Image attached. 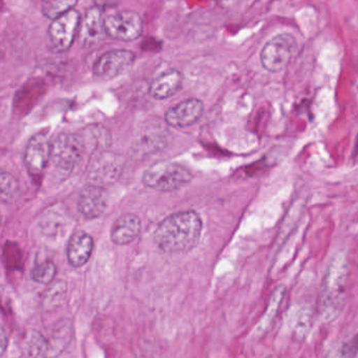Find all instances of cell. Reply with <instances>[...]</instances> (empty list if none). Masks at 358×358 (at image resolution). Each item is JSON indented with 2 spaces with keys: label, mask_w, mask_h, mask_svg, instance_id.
I'll return each instance as SVG.
<instances>
[{
  "label": "cell",
  "mask_w": 358,
  "mask_h": 358,
  "mask_svg": "<svg viewBox=\"0 0 358 358\" xmlns=\"http://www.w3.org/2000/svg\"><path fill=\"white\" fill-rule=\"evenodd\" d=\"M202 221L194 211L169 215L155 232L159 248L167 253H181L196 246L202 234Z\"/></svg>",
  "instance_id": "cell-1"
},
{
  "label": "cell",
  "mask_w": 358,
  "mask_h": 358,
  "mask_svg": "<svg viewBox=\"0 0 358 358\" xmlns=\"http://www.w3.org/2000/svg\"><path fill=\"white\" fill-rule=\"evenodd\" d=\"M349 275L347 257L339 252L335 255L322 280V310L328 318L336 317L343 307V293Z\"/></svg>",
  "instance_id": "cell-2"
},
{
  "label": "cell",
  "mask_w": 358,
  "mask_h": 358,
  "mask_svg": "<svg viewBox=\"0 0 358 358\" xmlns=\"http://www.w3.org/2000/svg\"><path fill=\"white\" fill-rule=\"evenodd\" d=\"M192 179V171L184 165L161 161L146 169L142 181L152 189L171 192L187 185Z\"/></svg>",
  "instance_id": "cell-3"
},
{
  "label": "cell",
  "mask_w": 358,
  "mask_h": 358,
  "mask_svg": "<svg viewBox=\"0 0 358 358\" xmlns=\"http://www.w3.org/2000/svg\"><path fill=\"white\" fill-rule=\"evenodd\" d=\"M87 148L83 135L60 134L52 142V161L58 169L72 171L83 159Z\"/></svg>",
  "instance_id": "cell-4"
},
{
  "label": "cell",
  "mask_w": 358,
  "mask_h": 358,
  "mask_svg": "<svg viewBox=\"0 0 358 358\" xmlns=\"http://www.w3.org/2000/svg\"><path fill=\"white\" fill-rule=\"evenodd\" d=\"M80 24V13L74 9L52 20L48 29L50 49L55 53H64L70 50L76 38Z\"/></svg>",
  "instance_id": "cell-5"
},
{
  "label": "cell",
  "mask_w": 358,
  "mask_h": 358,
  "mask_svg": "<svg viewBox=\"0 0 358 358\" xmlns=\"http://www.w3.org/2000/svg\"><path fill=\"white\" fill-rule=\"evenodd\" d=\"M104 24L108 36L119 41H137L141 37L144 29L141 16L129 10L106 16Z\"/></svg>",
  "instance_id": "cell-6"
},
{
  "label": "cell",
  "mask_w": 358,
  "mask_h": 358,
  "mask_svg": "<svg viewBox=\"0 0 358 358\" xmlns=\"http://www.w3.org/2000/svg\"><path fill=\"white\" fill-rule=\"evenodd\" d=\"M295 47L296 41L292 35L280 34L273 37L262 50V66L268 72H280L290 62Z\"/></svg>",
  "instance_id": "cell-7"
},
{
  "label": "cell",
  "mask_w": 358,
  "mask_h": 358,
  "mask_svg": "<svg viewBox=\"0 0 358 358\" xmlns=\"http://www.w3.org/2000/svg\"><path fill=\"white\" fill-rule=\"evenodd\" d=\"M135 60V54L129 50H112L96 60L93 73L101 80H112L129 72Z\"/></svg>",
  "instance_id": "cell-8"
},
{
  "label": "cell",
  "mask_w": 358,
  "mask_h": 358,
  "mask_svg": "<svg viewBox=\"0 0 358 358\" xmlns=\"http://www.w3.org/2000/svg\"><path fill=\"white\" fill-rule=\"evenodd\" d=\"M169 131L162 123H150L138 134L131 145L134 158H146L162 150L169 143Z\"/></svg>",
  "instance_id": "cell-9"
},
{
  "label": "cell",
  "mask_w": 358,
  "mask_h": 358,
  "mask_svg": "<svg viewBox=\"0 0 358 358\" xmlns=\"http://www.w3.org/2000/svg\"><path fill=\"white\" fill-rule=\"evenodd\" d=\"M52 160V142L45 134L33 136L27 145L24 163L32 177L41 178Z\"/></svg>",
  "instance_id": "cell-10"
},
{
  "label": "cell",
  "mask_w": 358,
  "mask_h": 358,
  "mask_svg": "<svg viewBox=\"0 0 358 358\" xmlns=\"http://www.w3.org/2000/svg\"><path fill=\"white\" fill-rule=\"evenodd\" d=\"M123 161L112 152H101L92 161L89 169V179L94 185H110L117 181L122 173Z\"/></svg>",
  "instance_id": "cell-11"
},
{
  "label": "cell",
  "mask_w": 358,
  "mask_h": 358,
  "mask_svg": "<svg viewBox=\"0 0 358 358\" xmlns=\"http://www.w3.org/2000/svg\"><path fill=\"white\" fill-rule=\"evenodd\" d=\"M102 11L103 10L94 6L85 12L79 31V41L83 47L91 48L99 45L108 37Z\"/></svg>",
  "instance_id": "cell-12"
},
{
  "label": "cell",
  "mask_w": 358,
  "mask_h": 358,
  "mask_svg": "<svg viewBox=\"0 0 358 358\" xmlns=\"http://www.w3.org/2000/svg\"><path fill=\"white\" fill-rule=\"evenodd\" d=\"M204 104L196 98H189L180 102L165 113V122L169 127L183 129L194 124L202 117Z\"/></svg>",
  "instance_id": "cell-13"
},
{
  "label": "cell",
  "mask_w": 358,
  "mask_h": 358,
  "mask_svg": "<svg viewBox=\"0 0 358 358\" xmlns=\"http://www.w3.org/2000/svg\"><path fill=\"white\" fill-rule=\"evenodd\" d=\"M79 213L85 219H96L99 217L106 211L108 206V196L106 190L102 186H87L81 190L77 202Z\"/></svg>",
  "instance_id": "cell-14"
},
{
  "label": "cell",
  "mask_w": 358,
  "mask_h": 358,
  "mask_svg": "<svg viewBox=\"0 0 358 358\" xmlns=\"http://www.w3.org/2000/svg\"><path fill=\"white\" fill-rule=\"evenodd\" d=\"M183 81V75L179 71H167L152 81L150 85V95L157 100L173 97L182 89Z\"/></svg>",
  "instance_id": "cell-15"
},
{
  "label": "cell",
  "mask_w": 358,
  "mask_h": 358,
  "mask_svg": "<svg viewBox=\"0 0 358 358\" xmlns=\"http://www.w3.org/2000/svg\"><path fill=\"white\" fill-rule=\"evenodd\" d=\"M93 248V238L89 234L83 231L76 232L69 241L66 250L69 263L74 267H81L89 261Z\"/></svg>",
  "instance_id": "cell-16"
},
{
  "label": "cell",
  "mask_w": 358,
  "mask_h": 358,
  "mask_svg": "<svg viewBox=\"0 0 358 358\" xmlns=\"http://www.w3.org/2000/svg\"><path fill=\"white\" fill-rule=\"evenodd\" d=\"M141 221L135 215H124L115 221L110 238L117 245H127L135 241L141 232Z\"/></svg>",
  "instance_id": "cell-17"
},
{
  "label": "cell",
  "mask_w": 358,
  "mask_h": 358,
  "mask_svg": "<svg viewBox=\"0 0 358 358\" xmlns=\"http://www.w3.org/2000/svg\"><path fill=\"white\" fill-rule=\"evenodd\" d=\"M24 354L28 357L49 356V341L38 331H30L24 339Z\"/></svg>",
  "instance_id": "cell-18"
},
{
  "label": "cell",
  "mask_w": 358,
  "mask_h": 358,
  "mask_svg": "<svg viewBox=\"0 0 358 358\" xmlns=\"http://www.w3.org/2000/svg\"><path fill=\"white\" fill-rule=\"evenodd\" d=\"M78 0H43V14L49 20H55L74 9Z\"/></svg>",
  "instance_id": "cell-19"
},
{
  "label": "cell",
  "mask_w": 358,
  "mask_h": 358,
  "mask_svg": "<svg viewBox=\"0 0 358 358\" xmlns=\"http://www.w3.org/2000/svg\"><path fill=\"white\" fill-rule=\"evenodd\" d=\"M284 286L278 287L274 291L273 294L271 296V301H270L269 306H268L267 311L264 314V317L262 318L261 324H259V328H261V334L268 330L271 326L272 322H273L274 317H275L276 312H278V307H280V303H282V297L285 295Z\"/></svg>",
  "instance_id": "cell-20"
},
{
  "label": "cell",
  "mask_w": 358,
  "mask_h": 358,
  "mask_svg": "<svg viewBox=\"0 0 358 358\" xmlns=\"http://www.w3.org/2000/svg\"><path fill=\"white\" fill-rule=\"evenodd\" d=\"M66 285L64 282H57L52 285L45 296H43V306L47 309H55L58 306L62 305L66 299Z\"/></svg>",
  "instance_id": "cell-21"
},
{
  "label": "cell",
  "mask_w": 358,
  "mask_h": 358,
  "mask_svg": "<svg viewBox=\"0 0 358 358\" xmlns=\"http://www.w3.org/2000/svg\"><path fill=\"white\" fill-rule=\"evenodd\" d=\"M0 188H1V201L3 203L13 202L17 198V194L20 192V184L11 173H1Z\"/></svg>",
  "instance_id": "cell-22"
},
{
  "label": "cell",
  "mask_w": 358,
  "mask_h": 358,
  "mask_svg": "<svg viewBox=\"0 0 358 358\" xmlns=\"http://www.w3.org/2000/svg\"><path fill=\"white\" fill-rule=\"evenodd\" d=\"M70 329L71 324H68L58 327L51 341H49V355H51L52 351H55L54 356L59 355L60 352L64 351L72 335V331Z\"/></svg>",
  "instance_id": "cell-23"
},
{
  "label": "cell",
  "mask_w": 358,
  "mask_h": 358,
  "mask_svg": "<svg viewBox=\"0 0 358 358\" xmlns=\"http://www.w3.org/2000/svg\"><path fill=\"white\" fill-rule=\"evenodd\" d=\"M57 268L53 262H43L32 270V278L38 284H49L55 278Z\"/></svg>",
  "instance_id": "cell-24"
},
{
  "label": "cell",
  "mask_w": 358,
  "mask_h": 358,
  "mask_svg": "<svg viewBox=\"0 0 358 358\" xmlns=\"http://www.w3.org/2000/svg\"><path fill=\"white\" fill-rule=\"evenodd\" d=\"M339 355L341 357H355L358 355V334L354 335L347 343H343Z\"/></svg>",
  "instance_id": "cell-25"
},
{
  "label": "cell",
  "mask_w": 358,
  "mask_h": 358,
  "mask_svg": "<svg viewBox=\"0 0 358 358\" xmlns=\"http://www.w3.org/2000/svg\"><path fill=\"white\" fill-rule=\"evenodd\" d=\"M117 5V0H97V7L103 10L104 8L114 7Z\"/></svg>",
  "instance_id": "cell-26"
},
{
  "label": "cell",
  "mask_w": 358,
  "mask_h": 358,
  "mask_svg": "<svg viewBox=\"0 0 358 358\" xmlns=\"http://www.w3.org/2000/svg\"><path fill=\"white\" fill-rule=\"evenodd\" d=\"M6 345H7V337H6L5 330L1 331V354L5 352Z\"/></svg>",
  "instance_id": "cell-27"
}]
</instances>
